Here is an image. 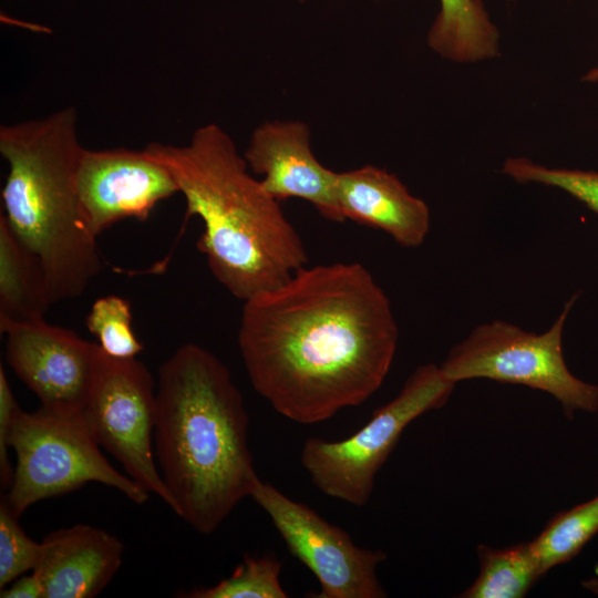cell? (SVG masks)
I'll use <instances>...</instances> for the list:
<instances>
[{"label":"cell","mask_w":598,"mask_h":598,"mask_svg":"<svg viewBox=\"0 0 598 598\" xmlns=\"http://www.w3.org/2000/svg\"><path fill=\"white\" fill-rule=\"evenodd\" d=\"M1 598H42V587L38 577L21 575L4 588L0 589Z\"/></svg>","instance_id":"24"},{"label":"cell","mask_w":598,"mask_h":598,"mask_svg":"<svg viewBox=\"0 0 598 598\" xmlns=\"http://www.w3.org/2000/svg\"><path fill=\"white\" fill-rule=\"evenodd\" d=\"M41 542L27 535L19 517L2 496L0 502V589L16 578L33 570L40 554Z\"/></svg>","instance_id":"22"},{"label":"cell","mask_w":598,"mask_h":598,"mask_svg":"<svg viewBox=\"0 0 598 598\" xmlns=\"http://www.w3.org/2000/svg\"><path fill=\"white\" fill-rule=\"evenodd\" d=\"M250 497L267 513L288 550L320 584L313 598H384L377 567L383 550L358 547L342 528L260 478Z\"/></svg>","instance_id":"9"},{"label":"cell","mask_w":598,"mask_h":598,"mask_svg":"<svg viewBox=\"0 0 598 598\" xmlns=\"http://www.w3.org/2000/svg\"><path fill=\"white\" fill-rule=\"evenodd\" d=\"M76 192L84 224L97 238L124 219L146 220L178 187L169 172L143 150L84 148Z\"/></svg>","instance_id":"11"},{"label":"cell","mask_w":598,"mask_h":598,"mask_svg":"<svg viewBox=\"0 0 598 598\" xmlns=\"http://www.w3.org/2000/svg\"><path fill=\"white\" fill-rule=\"evenodd\" d=\"M582 586L588 590L598 594V579L591 578L582 582Z\"/></svg>","instance_id":"26"},{"label":"cell","mask_w":598,"mask_h":598,"mask_svg":"<svg viewBox=\"0 0 598 598\" xmlns=\"http://www.w3.org/2000/svg\"><path fill=\"white\" fill-rule=\"evenodd\" d=\"M455 385L436 363L421 364L357 433L338 442L306 440L301 464L313 485L332 498L364 506L378 472L406 426L422 414L443 408Z\"/></svg>","instance_id":"7"},{"label":"cell","mask_w":598,"mask_h":598,"mask_svg":"<svg viewBox=\"0 0 598 598\" xmlns=\"http://www.w3.org/2000/svg\"><path fill=\"white\" fill-rule=\"evenodd\" d=\"M20 411L13 391L9 384L3 365L0 364V480L3 488H9L13 467L9 458V434L12 422Z\"/></svg>","instance_id":"23"},{"label":"cell","mask_w":598,"mask_h":598,"mask_svg":"<svg viewBox=\"0 0 598 598\" xmlns=\"http://www.w3.org/2000/svg\"><path fill=\"white\" fill-rule=\"evenodd\" d=\"M87 330L95 336L102 351L116 359L136 358L142 342L132 329L130 301L116 295L97 298L86 318Z\"/></svg>","instance_id":"20"},{"label":"cell","mask_w":598,"mask_h":598,"mask_svg":"<svg viewBox=\"0 0 598 598\" xmlns=\"http://www.w3.org/2000/svg\"><path fill=\"white\" fill-rule=\"evenodd\" d=\"M342 216L386 233L405 248L421 246L430 230V208L394 175L373 165L338 173Z\"/></svg>","instance_id":"14"},{"label":"cell","mask_w":598,"mask_h":598,"mask_svg":"<svg viewBox=\"0 0 598 598\" xmlns=\"http://www.w3.org/2000/svg\"><path fill=\"white\" fill-rule=\"evenodd\" d=\"M154 453L174 513L214 533L259 480L248 445V413L228 368L196 343L158 371Z\"/></svg>","instance_id":"2"},{"label":"cell","mask_w":598,"mask_h":598,"mask_svg":"<svg viewBox=\"0 0 598 598\" xmlns=\"http://www.w3.org/2000/svg\"><path fill=\"white\" fill-rule=\"evenodd\" d=\"M6 358L42 408L82 414L101 348L76 332L45 319L18 323L1 331Z\"/></svg>","instance_id":"10"},{"label":"cell","mask_w":598,"mask_h":598,"mask_svg":"<svg viewBox=\"0 0 598 598\" xmlns=\"http://www.w3.org/2000/svg\"><path fill=\"white\" fill-rule=\"evenodd\" d=\"M32 573L42 587V598H93L118 571L124 546L111 533L76 524L50 533L41 542Z\"/></svg>","instance_id":"13"},{"label":"cell","mask_w":598,"mask_h":598,"mask_svg":"<svg viewBox=\"0 0 598 598\" xmlns=\"http://www.w3.org/2000/svg\"><path fill=\"white\" fill-rule=\"evenodd\" d=\"M281 563L274 556L245 555L233 574L212 587L194 589L187 598H287L280 582Z\"/></svg>","instance_id":"19"},{"label":"cell","mask_w":598,"mask_h":598,"mask_svg":"<svg viewBox=\"0 0 598 598\" xmlns=\"http://www.w3.org/2000/svg\"><path fill=\"white\" fill-rule=\"evenodd\" d=\"M157 398L145 363L99 355L82 417L96 443L121 463L126 474L174 512L154 453Z\"/></svg>","instance_id":"8"},{"label":"cell","mask_w":598,"mask_h":598,"mask_svg":"<svg viewBox=\"0 0 598 598\" xmlns=\"http://www.w3.org/2000/svg\"><path fill=\"white\" fill-rule=\"evenodd\" d=\"M244 157L262 176L264 188L277 200L301 198L328 220L344 218L337 198L338 173L323 166L311 148L309 126L301 121H268L251 134Z\"/></svg>","instance_id":"12"},{"label":"cell","mask_w":598,"mask_h":598,"mask_svg":"<svg viewBox=\"0 0 598 598\" xmlns=\"http://www.w3.org/2000/svg\"><path fill=\"white\" fill-rule=\"evenodd\" d=\"M598 533V495L555 514L529 540L544 575L576 557Z\"/></svg>","instance_id":"18"},{"label":"cell","mask_w":598,"mask_h":598,"mask_svg":"<svg viewBox=\"0 0 598 598\" xmlns=\"http://www.w3.org/2000/svg\"><path fill=\"white\" fill-rule=\"evenodd\" d=\"M576 296L564 306L551 327L535 333L493 320L475 327L440 364L451 381L486 379L519 384L550 394L573 419L576 412L598 411V385L575 377L563 353V331Z\"/></svg>","instance_id":"6"},{"label":"cell","mask_w":598,"mask_h":598,"mask_svg":"<svg viewBox=\"0 0 598 598\" xmlns=\"http://www.w3.org/2000/svg\"><path fill=\"white\" fill-rule=\"evenodd\" d=\"M480 570L460 598H523L545 576L529 542L507 547H476Z\"/></svg>","instance_id":"17"},{"label":"cell","mask_w":598,"mask_h":598,"mask_svg":"<svg viewBox=\"0 0 598 598\" xmlns=\"http://www.w3.org/2000/svg\"><path fill=\"white\" fill-rule=\"evenodd\" d=\"M586 82H598V65L591 68L582 78Z\"/></svg>","instance_id":"25"},{"label":"cell","mask_w":598,"mask_h":598,"mask_svg":"<svg viewBox=\"0 0 598 598\" xmlns=\"http://www.w3.org/2000/svg\"><path fill=\"white\" fill-rule=\"evenodd\" d=\"M84 148L73 106L0 126V153L9 167L0 215L40 262L52 303L80 297L102 269L76 192Z\"/></svg>","instance_id":"4"},{"label":"cell","mask_w":598,"mask_h":598,"mask_svg":"<svg viewBox=\"0 0 598 598\" xmlns=\"http://www.w3.org/2000/svg\"><path fill=\"white\" fill-rule=\"evenodd\" d=\"M51 305L40 262L0 215V331L43 320Z\"/></svg>","instance_id":"15"},{"label":"cell","mask_w":598,"mask_h":598,"mask_svg":"<svg viewBox=\"0 0 598 598\" xmlns=\"http://www.w3.org/2000/svg\"><path fill=\"white\" fill-rule=\"evenodd\" d=\"M237 339L254 390L282 416L313 424L380 389L399 328L371 272L333 262L244 301Z\"/></svg>","instance_id":"1"},{"label":"cell","mask_w":598,"mask_h":598,"mask_svg":"<svg viewBox=\"0 0 598 598\" xmlns=\"http://www.w3.org/2000/svg\"><path fill=\"white\" fill-rule=\"evenodd\" d=\"M17 464L3 496L20 517L37 502L56 497L95 482L121 492L137 505L150 494L104 456L82 414L54 412L40 406L20 409L9 434Z\"/></svg>","instance_id":"5"},{"label":"cell","mask_w":598,"mask_h":598,"mask_svg":"<svg viewBox=\"0 0 598 598\" xmlns=\"http://www.w3.org/2000/svg\"><path fill=\"white\" fill-rule=\"evenodd\" d=\"M502 173L519 184H542L559 188L598 214V172L554 168L526 157H508Z\"/></svg>","instance_id":"21"},{"label":"cell","mask_w":598,"mask_h":598,"mask_svg":"<svg viewBox=\"0 0 598 598\" xmlns=\"http://www.w3.org/2000/svg\"><path fill=\"white\" fill-rule=\"evenodd\" d=\"M426 40L433 52L456 63L499 55V31L482 0H440Z\"/></svg>","instance_id":"16"},{"label":"cell","mask_w":598,"mask_h":598,"mask_svg":"<svg viewBox=\"0 0 598 598\" xmlns=\"http://www.w3.org/2000/svg\"><path fill=\"white\" fill-rule=\"evenodd\" d=\"M143 151L174 178L186 203L185 220L202 219L197 248L234 297L246 301L307 266L305 245L280 202L250 174L221 126L203 125L184 145L152 142Z\"/></svg>","instance_id":"3"}]
</instances>
